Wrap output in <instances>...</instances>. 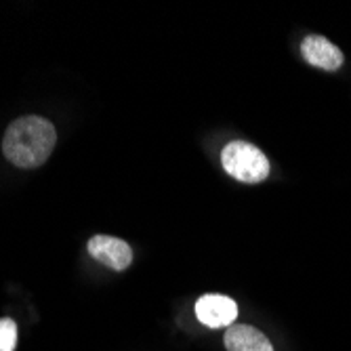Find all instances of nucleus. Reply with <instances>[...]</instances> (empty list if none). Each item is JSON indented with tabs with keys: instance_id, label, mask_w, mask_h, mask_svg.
Listing matches in <instances>:
<instances>
[{
	"instance_id": "nucleus-1",
	"label": "nucleus",
	"mask_w": 351,
	"mask_h": 351,
	"mask_svg": "<svg viewBox=\"0 0 351 351\" xmlns=\"http://www.w3.org/2000/svg\"><path fill=\"white\" fill-rule=\"evenodd\" d=\"M57 141L55 126L40 116H23L9 124L3 137L5 158L19 169H36L47 162Z\"/></svg>"
},
{
	"instance_id": "nucleus-2",
	"label": "nucleus",
	"mask_w": 351,
	"mask_h": 351,
	"mask_svg": "<svg viewBox=\"0 0 351 351\" xmlns=\"http://www.w3.org/2000/svg\"><path fill=\"white\" fill-rule=\"evenodd\" d=\"M221 165L230 177L242 183H261L269 175L267 156L250 141H230L221 152Z\"/></svg>"
},
{
	"instance_id": "nucleus-3",
	"label": "nucleus",
	"mask_w": 351,
	"mask_h": 351,
	"mask_svg": "<svg viewBox=\"0 0 351 351\" xmlns=\"http://www.w3.org/2000/svg\"><path fill=\"white\" fill-rule=\"evenodd\" d=\"M88 254L114 271H124L133 261V250L129 242H124L114 236H93L86 244Z\"/></svg>"
},
{
	"instance_id": "nucleus-4",
	"label": "nucleus",
	"mask_w": 351,
	"mask_h": 351,
	"mask_svg": "<svg viewBox=\"0 0 351 351\" xmlns=\"http://www.w3.org/2000/svg\"><path fill=\"white\" fill-rule=\"evenodd\" d=\"M196 317L208 328H223L236 324L238 305L234 299L223 295H204L196 303Z\"/></svg>"
},
{
	"instance_id": "nucleus-5",
	"label": "nucleus",
	"mask_w": 351,
	"mask_h": 351,
	"mask_svg": "<svg viewBox=\"0 0 351 351\" xmlns=\"http://www.w3.org/2000/svg\"><path fill=\"white\" fill-rule=\"evenodd\" d=\"M301 55L309 66L320 68L324 72H337L343 66V59H345L341 49L335 43H330L324 36H317V34H309L303 38Z\"/></svg>"
},
{
	"instance_id": "nucleus-6",
	"label": "nucleus",
	"mask_w": 351,
	"mask_h": 351,
	"mask_svg": "<svg viewBox=\"0 0 351 351\" xmlns=\"http://www.w3.org/2000/svg\"><path fill=\"white\" fill-rule=\"evenodd\" d=\"M223 341L228 351H274L269 339L259 328L248 324H232Z\"/></svg>"
},
{
	"instance_id": "nucleus-7",
	"label": "nucleus",
	"mask_w": 351,
	"mask_h": 351,
	"mask_svg": "<svg viewBox=\"0 0 351 351\" xmlns=\"http://www.w3.org/2000/svg\"><path fill=\"white\" fill-rule=\"evenodd\" d=\"M17 345V324L11 317L0 320V351H15Z\"/></svg>"
}]
</instances>
